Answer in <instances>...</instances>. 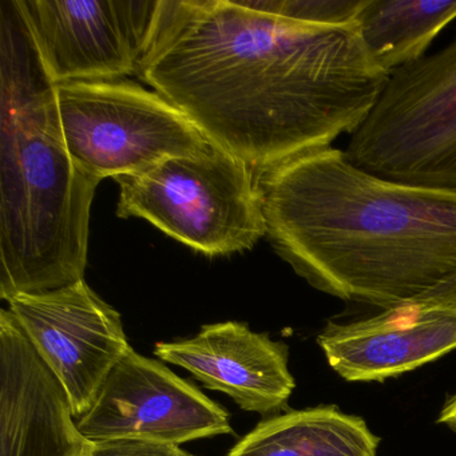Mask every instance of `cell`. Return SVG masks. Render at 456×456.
I'll return each instance as SVG.
<instances>
[{"mask_svg": "<svg viewBox=\"0 0 456 456\" xmlns=\"http://www.w3.org/2000/svg\"><path fill=\"white\" fill-rule=\"evenodd\" d=\"M256 12L311 25L357 22L367 0H240Z\"/></svg>", "mask_w": 456, "mask_h": 456, "instance_id": "obj_15", "label": "cell"}, {"mask_svg": "<svg viewBox=\"0 0 456 456\" xmlns=\"http://www.w3.org/2000/svg\"><path fill=\"white\" fill-rule=\"evenodd\" d=\"M379 444L364 419L319 405L260 421L228 456H376Z\"/></svg>", "mask_w": 456, "mask_h": 456, "instance_id": "obj_13", "label": "cell"}, {"mask_svg": "<svg viewBox=\"0 0 456 456\" xmlns=\"http://www.w3.org/2000/svg\"><path fill=\"white\" fill-rule=\"evenodd\" d=\"M427 293H436V295H443L456 301V274Z\"/></svg>", "mask_w": 456, "mask_h": 456, "instance_id": "obj_18", "label": "cell"}, {"mask_svg": "<svg viewBox=\"0 0 456 456\" xmlns=\"http://www.w3.org/2000/svg\"><path fill=\"white\" fill-rule=\"evenodd\" d=\"M7 303L65 386L74 418H84L111 370L132 349L121 314L86 280L50 292L14 296Z\"/></svg>", "mask_w": 456, "mask_h": 456, "instance_id": "obj_8", "label": "cell"}, {"mask_svg": "<svg viewBox=\"0 0 456 456\" xmlns=\"http://www.w3.org/2000/svg\"><path fill=\"white\" fill-rule=\"evenodd\" d=\"M54 86L137 74L159 0H12Z\"/></svg>", "mask_w": 456, "mask_h": 456, "instance_id": "obj_7", "label": "cell"}, {"mask_svg": "<svg viewBox=\"0 0 456 456\" xmlns=\"http://www.w3.org/2000/svg\"><path fill=\"white\" fill-rule=\"evenodd\" d=\"M258 188L274 252L320 292L386 309L456 274V191L386 180L333 148Z\"/></svg>", "mask_w": 456, "mask_h": 456, "instance_id": "obj_2", "label": "cell"}, {"mask_svg": "<svg viewBox=\"0 0 456 456\" xmlns=\"http://www.w3.org/2000/svg\"><path fill=\"white\" fill-rule=\"evenodd\" d=\"M116 180L118 217L143 218L204 255L242 252L266 236L258 175L212 143L196 156L172 157Z\"/></svg>", "mask_w": 456, "mask_h": 456, "instance_id": "obj_4", "label": "cell"}, {"mask_svg": "<svg viewBox=\"0 0 456 456\" xmlns=\"http://www.w3.org/2000/svg\"><path fill=\"white\" fill-rule=\"evenodd\" d=\"M55 101L69 154L97 183L142 175L210 145L167 98L127 79L58 85Z\"/></svg>", "mask_w": 456, "mask_h": 456, "instance_id": "obj_6", "label": "cell"}, {"mask_svg": "<svg viewBox=\"0 0 456 456\" xmlns=\"http://www.w3.org/2000/svg\"><path fill=\"white\" fill-rule=\"evenodd\" d=\"M191 456H197V455H191Z\"/></svg>", "mask_w": 456, "mask_h": 456, "instance_id": "obj_19", "label": "cell"}, {"mask_svg": "<svg viewBox=\"0 0 456 456\" xmlns=\"http://www.w3.org/2000/svg\"><path fill=\"white\" fill-rule=\"evenodd\" d=\"M346 153L386 180L456 191V34L436 54L391 73Z\"/></svg>", "mask_w": 456, "mask_h": 456, "instance_id": "obj_5", "label": "cell"}, {"mask_svg": "<svg viewBox=\"0 0 456 456\" xmlns=\"http://www.w3.org/2000/svg\"><path fill=\"white\" fill-rule=\"evenodd\" d=\"M68 391L9 309L0 312V456H87Z\"/></svg>", "mask_w": 456, "mask_h": 456, "instance_id": "obj_11", "label": "cell"}, {"mask_svg": "<svg viewBox=\"0 0 456 456\" xmlns=\"http://www.w3.org/2000/svg\"><path fill=\"white\" fill-rule=\"evenodd\" d=\"M154 354L191 372L208 389L231 396L242 410L273 416L296 387L289 349L239 322L204 325L194 338L157 343Z\"/></svg>", "mask_w": 456, "mask_h": 456, "instance_id": "obj_12", "label": "cell"}, {"mask_svg": "<svg viewBox=\"0 0 456 456\" xmlns=\"http://www.w3.org/2000/svg\"><path fill=\"white\" fill-rule=\"evenodd\" d=\"M87 456H191L180 445L143 439L92 442Z\"/></svg>", "mask_w": 456, "mask_h": 456, "instance_id": "obj_16", "label": "cell"}, {"mask_svg": "<svg viewBox=\"0 0 456 456\" xmlns=\"http://www.w3.org/2000/svg\"><path fill=\"white\" fill-rule=\"evenodd\" d=\"M90 442L143 439L180 445L232 434L228 411L157 360L130 349L77 420Z\"/></svg>", "mask_w": 456, "mask_h": 456, "instance_id": "obj_9", "label": "cell"}, {"mask_svg": "<svg viewBox=\"0 0 456 456\" xmlns=\"http://www.w3.org/2000/svg\"><path fill=\"white\" fill-rule=\"evenodd\" d=\"M437 423L443 424L451 431L456 432V394L445 400L444 405H443L439 416H437Z\"/></svg>", "mask_w": 456, "mask_h": 456, "instance_id": "obj_17", "label": "cell"}, {"mask_svg": "<svg viewBox=\"0 0 456 456\" xmlns=\"http://www.w3.org/2000/svg\"><path fill=\"white\" fill-rule=\"evenodd\" d=\"M137 76L257 175L354 134L391 78L359 23L296 22L240 0H159Z\"/></svg>", "mask_w": 456, "mask_h": 456, "instance_id": "obj_1", "label": "cell"}, {"mask_svg": "<svg viewBox=\"0 0 456 456\" xmlns=\"http://www.w3.org/2000/svg\"><path fill=\"white\" fill-rule=\"evenodd\" d=\"M455 20L456 0H367L357 23L368 52L391 74L426 57Z\"/></svg>", "mask_w": 456, "mask_h": 456, "instance_id": "obj_14", "label": "cell"}, {"mask_svg": "<svg viewBox=\"0 0 456 456\" xmlns=\"http://www.w3.org/2000/svg\"><path fill=\"white\" fill-rule=\"evenodd\" d=\"M317 344L344 380L384 381L456 349V301L424 293L367 319L330 322Z\"/></svg>", "mask_w": 456, "mask_h": 456, "instance_id": "obj_10", "label": "cell"}, {"mask_svg": "<svg viewBox=\"0 0 456 456\" xmlns=\"http://www.w3.org/2000/svg\"><path fill=\"white\" fill-rule=\"evenodd\" d=\"M0 22V297L85 280L100 183L69 154L49 81L12 0Z\"/></svg>", "mask_w": 456, "mask_h": 456, "instance_id": "obj_3", "label": "cell"}]
</instances>
